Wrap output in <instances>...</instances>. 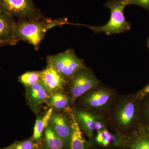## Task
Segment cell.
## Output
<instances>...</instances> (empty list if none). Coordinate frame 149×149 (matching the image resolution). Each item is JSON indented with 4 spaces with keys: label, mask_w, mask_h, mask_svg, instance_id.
<instances>
[{
    "label": "cell",
    "mask_w": 149,
    "mask_h": 149,
    "mask_svg": "<svg viewBox=\"0 0 149 149\" xmlns=\"http://www.w3.org/2000/svg\"><path fill=\"white\" fill-rule=\"evenodd\" d=\"M148 94H149V84L138 93L136 97L138 99H143Z\"/></svg>",
    "instance_id": "7402d4cb"
},
{
    "label": "cell",
    "mask_w": 149,
    "mask_h": 149,
    "mask_svg": "<svg viewBox=\"0 0 149 149\" xmlns=\"http://www.w3.org/2000/svg\"><path fill=\"white\" fill-rule=\"evenodd\" d=\"M12 149H40V144L37 143L32 136L21 141H17L12 144Z\"/></svg>",
    "instance_id": "d6986e66"
},
{
    "label": "cell",
    "mask_w": 149,
    "mask_h": 149,
    "mask_svg": "<svg viewBox=\"0 0 149 149\" xmlns=\"http://www.w3.org/2000/svg\"><path fill=\"white\" fill-rule=\"evenodd\" d=\"M47 65H50L68 80L80 70L86 67L82 59L78 57L73 50L47 57Z\"/></svg>",
    "instance_id": "277c9868"
},
{
    "label": "cell",
    "mask_w": 149,
    "mask_h": 149,
    "mask_svg": "<svg viewBox=\"0 0 149 149\" xmlns=\"http://www.w3.org/2000/svg\"><path fill=\"white\" fill-rule=\"evenodd\" d=\"M43 140L40 149H64V143L62 140L54 132L49 124L44 130Z\"/></svg>",
    "instance_id": "9a60e30c"
},
{
    "label": "cell",
    "mask_w": 149,
    "mask_h": 149,
    "mask_svg": "<svg viewBox=\"0 0 149 149\" xmlns=\"http://www.w3.org/2000/svg\"><path fill=\"white\" fill-rule=\"evenodd\" d=\"M17 23L13 17L0 10V45H15L19 41L16 35Z\"/></svg>",
    "instance_id": "9c48e42d"
},
{
    "label": "cell",
    "mask_w": 149,
    "mask_h": 149,
    "mask_svg": "<svg viewBox=\"0 0 149 149\" xmlns=\"http://www.w3.org/2000/svg\"><path fill=\"white\" fill-rule=\"evenodd\" d=\"M25 88V97L30 109L38 113L42 104H47L49 94L41 82Z\"/></svg>",
    "instance_id": "30bf717a"
},
{
    "label": "cell",
    "mask_w": 149,
    "mask_h": 149,
    "mask_svg": "<svg viewBox=\"0 0 149 149\" xmlns=\"http://www.w3.org/2000/svg\"><path fill=\"white\" fill-rule=\"evenodd\" d=\"M68 113L72 127V134L68 149H89V143L83 136L73 112L68 111Z\"/></svg>",
    "instance_id": "5bb4252c"
},
{
    "label": "cell",
    "mask_w": 149,
    "mask_h": 149,
    "mask_svg": "<svg viewBox=\"0 0 149 149\" xmlns=\"http://www.w3.org/2000/svg\"><path fill=\"white\" fill-rule=\"evenodd\" d=\"M0 47H1V45H0Z\"/></svg>",
    "instance_id": "4316f807"
},
{
    "label": "cell",
    "mask_w": 149,
    "mask_h": 149,
    "mask_svg": "<svg viewBox=\"0 0 149 149\" xmlns=\"http://www.w3.org/2000/svg\"><path fill=\"white\" fill-rule=\"evenodd\" d=\"M76 121L82 132L91 139L95 132L106 129L103 118L101 116L87 111L73 112Z\"/></svg>",
    "instance_id": "52a82bcc"
},
{
    "label": "cell",
    "mask_w": 149,
    "mask_h": 149,
    "mask_svg": "<svg viewBox=\"0 0 149 149\" xmlns=\"http://www.w3.org/2000/svg\"><path fill=\"white\" fill-rule=\"evenodd\" d=\"M0 10L18 19L44 21L46 17L33 0H0Z\"/></svg>",
    "instance_id": "3957f363"
},
{
    "label": "cell",
    "mask_w": 149,
    "mask_h": 149,
    "mask_svg": "<svg viewBox=\"0 0 149 149\" xmlns=\"http://www.w3.org/2000/svg\"><path fill=\"white\" fill-rule=\"evenodd\" d=\"M42 79V71H32L24 72L19 76V82L24 87L40 83Z\"/></svg>",
    "instance_id": "ac0fdd59"
},
{
    "label": "cell",
    "mask_w": 149,
    "mask_h": 149,
    "mask_svg": "<svg viewBox=\"0 0 149 149\" xmlns=\"http://www.w3.org/2000/svg\"><path fill=\"white\" fill-rule=\"evenodd\" d=\"M147 46H148V48L149 49V38L148 39V41H147Z\"/></svg>",
    "instance_id": "484cf974"
},
{
    "label": "cell",
    "mask_w": 149,
    "mask_h": 149,
    "mask_svg": "<svg viewBox=\"0 0 149 149\" xmlns=\"http://www.w3.org/2000/svg\"><path fill=\"white\" fill-rule=\"evenodd\" d=\"M71 100L62 91L49 94L47 105L54 110H69Z\"/></svg>",
    "instance_id": "e0dca14e"
},
{
    "label": "cell",
    "mask_w": 149,
    "mask_h": 149,
    "mask_svg": "<svg viewBox=\"0 0 149 149\" xmlns=\"http://www.w3.org/2000/svg\"><path fill=\"white\" fill-rule=\"evenodd\" d=\"M95 141L99 146L104 148H123L127 146V141L122 135L111 133L107 129L97 131Z\"/></svg>",
    "instance_id": "4fadbf2b"
},
{
    "label": "cell",
    "mask_w": 149,
    "mask_h": 149,
    "mask_svg": "<svg viewBox=\"0 0 149 149\" xmlns=\"http://www.w3.org/2000/svg\"><path fill=\"white\" fill-rule=\"evenodd\" d=\"M68 23L65 18L56 19L48 18L44 21L18 19L16 22L17 38L18 41L22 40L32 45L37 51L49 29Z\"/></svg>",
    "instance_id": "6da1fadb"
},
{
    "label": "cell",
    "mask_w": 149,
    "mask_h": 149,
    "mask_svg": "<svg viewBox=\"0 0 149 149\" xmlns=\"http://www.w3.org/2000/svg\"><path fill=\"white\" fill-rule=\"evenodd\" d=\"M99 83L91 70L86 67L80 70L68 80L67 85L71 102L97 87Z\"/></svg>",
    "instance_id": "5b68a950"
},
{
    "label": "cell",
    "mask_w": 149,
    "mask_h": 149,
    "mask_svg": "<svg viewBox=\"0 0 149 149\" xmlns=\"http://www.w3.org/2000/svg\"><path fill=\"white\" fill-rule=\"evenodd\" d=\"M1 149H12V145H10L6 147V148H3Z\"/></svg>",
    "instance_id": "d4e9b609"
},
{
    "label": "cell",
    "mask_w": 149,
    "mask_h": 149,
    "mask_svg": "<svg viewBox=\"0 0 149 149\" xmlns=\"http://www.w3.org/2000/svg\"><path fill=\"white\" fill-rule=\"evenodd\" d=\"M49 124L63 141L64 149H68L72 134V127L70 119L62 113L53 112Z\"/></svg>",
    "instance_id": "8fae6325"
},
{
    "label": "cell",
    "mask_w": 149,
    "mask_h": 149,
    "mask_svg": "<svg viewBox=\"0 0 149 149\" xmlns=\"http://www.w3.org/2000/svg\"><path fill=\"white\" fill-rule=\"evenodd\" d=\"M127 146L128 149H149L136 133L127 141Z\"/></svg>",
    "instance_id": "ffe728a7"
},
{
    "label": "cell",
    "mask_w": 149,
    "mask_h": 149,
    "mask_svg": "<svg viewBox=\"0 0 149 149\" xmlns=\"http://www.w3.org/2000/svg\"><path fill=\"white\" fill-rule=\"evenodd\" d=\"M139 106L135 100L125 99L118 105L114 114L116 123L119 128L126 130L133 125L138 118Z\"/></svg>",
    "instance_id": "8992f818"
},
{
    "label": "cell",
    "mask_w": 149,
    "mask_h": 149,
    "mask_svg": "<svg viewBox=\"0 0 149 149\" xmlns=\"http://www.w3.org/2000/svg\"><path fill=\"white\" fill-rule=\"evenodd\" d=\"M42 71L41 83L49 94L62 91L68 80L50 65H47Z\"/></svg>",
    "instance_id": "7c38bea8"
},
{
    "label": "cell",
    "mask_w": 149,
    "mask_h": 149,
    "mask_svg": "<svg viewBox=\"0 0 149 149\" xmlns=\"http://www.w3.org/2000/svg\"><path fill=\"white\" fill-rule=\"evenodd\" d=\"M53 112V110L49 108L45 114L39 116L35 121L32 136L35 142L40 145L42 142L44 130L49 125Z\"/></svg>",
    "instance_id": "2e32d148"
},
{
    "label": "cell",
    "mask_w": 149,
    "mask_h": 149,
    "mask_svg": "<svg viewBox=\"0 0 149 149\" xmlns=\"http://www.w3.org/2000/svg\"><path fill=\"white\" fill-rule=\"evenodd\" d=\"M143 129L145 131H146V133L149 136V125H147Z\"/></svg>",
    "instance_id": "cb8c5ba5"
},
{
    "label": "cell",
    "mask_w": 149,
    "mask_h": 149,
    "mask_svg": "<svg viewBox=\"0 0 149 149\" xmlns=\"http://www.w3.org/2000/svg\"><path fill=\"white\" fill-rule=\"evenodd\" d=\"M129 5L139 6L149 10V0H128Z\"/></svg>",
    "instance_id": "44dd1931"
},
{
    "label": "cell",
    "mask_w": 149,
    "mask_h": 149,
    "mask_svg": "<svg viewBox=\"0 0 149 149\" xmlns=\"http://www.w3.org/2000/svg\"><path fill=\"white\" fill-rule=\"evenodd\" d=\"M143 114L146 119L149 121V99L145 104L143 109Z\"/></svg>",
    "instance_id": "603a6c76"
},
{
    "label": "cell",
    "mask_w": 149,
    "mask_h": 149,
    "mask_svg": "<svg viewBox=\"0 0 149 149\" xmlns=\"http://www.w3.org/2000/svg\"><path fill=\"white\" fill-rule=\"evenodd\" d=\"M130 5L128 0H110L105 4L111 12L109 21L101 26H87L95 33H104L107 35L123 33L130 30V23L125 19L124 11Z\"/></svg>",
    "instance_id": "7a4b0ae2"
},
{
    "label": "cell",
    "mask_w": 149,
    "mask_h": 149,
    "mask_svg": "<svg viewBox=\"0 0 149 149\" xmlns=\"http://www.w3.org/2000/svg\"><path fill=\"white\" fill-rule=\"evenodd\" d=\"M83 95V104L93 109H103L109 105L113 98V93L110 89L97 86Z\"/></svg>",
    "instance_id": "ba28073f"
}]
</instances>
